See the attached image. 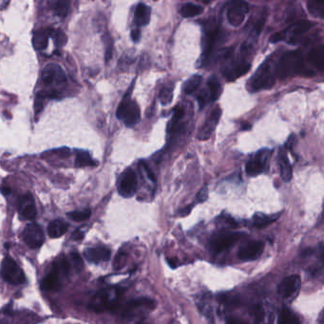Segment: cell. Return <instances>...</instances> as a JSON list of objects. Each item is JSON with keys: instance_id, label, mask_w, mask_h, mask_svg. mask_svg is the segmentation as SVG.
<instances>
[{"instance_id": "obj_8", "label": "cell", "mask_w": 324, "mask_h": 324, "mask_svg": "<svg viewBox=\"0 0 324 324\" xmlns=\"http://www.w3.org/2000/svg\"><path fill=\"white\" fill-rule=\"evenodd\" d=\"M220 81L215 76L210 77L207 83V87L198 94L197 101L200 109L204 108L207 105L215 102L220 97Z\"/></svg>"}, {"instance_id": "obj_33", "label": "cell", "mask_w": 324, "mask_h": 324, "mask_svg": "<svg viewBox=\"0 0 324 324\" xmlns=\"http://www.w3.org/2000/svg\"><path fill=\"white\" fill-rule=\"evenodd\" d=\"M159 99L163 106L170 104L173 99V86L167 85L162 87L159 93Z\"/></svg>"}, {"instance_id": "obj_10", "label": "cell", "mask_w": 324, "mask_h": 324, "mask_svg": "<svg viewBox=\"0 0 324 324\" xmlns=\"http://www.w3.org/2000/svg\"><path fill=\"white\" fill-rule=\"evenodd\" d=\"M138 186L137 176L132 168H127L121 174L118 181V192L121 196L125 198L132 197Z\"/></svg>"}, {"instance_id": "obj_23", "label": "cell", "mask_w": 324, "mask_h": 324, "mask_svg": "<svg viewBox=\"0 0 324 324\" xmlns=\"http://www.w3.org/2000/svg\"><path fill=\"white\" fill-rule=\"evenodd\" d=\"M52 29L41 28L34 33L33 45L36 50H44L48 46L49 37L52 35Z\"/></svg>"}, {"instance_id": "obj_15", "label": "cell", "mask_w": 324, "mask_h": 324, "mask_svg": "<svg viewBox=\"0 0 324 324\" xmlns=\"http://www.w3.org/2000/svg\"><path fill=\"white\" fill-rule=\"evenodd\" d=\"M206 34L204 37V47H203V55L206 59L210 57L212 54L214 46L219 38V24L217 22H209L206 29Z\"/></svg>"}, {"instance_id": "obj_22", "label": "cell", "mask_w": 324, "mask_h": 324, "mask_svg": "<svg viewBox=\"0 0 324 324\" xmlns=\"http://www.w3.org/2000/svg\"><path fill=\"white\" fill-rule=\"evenodd\" d=\"M278 165H279V171L280 176L284 182H289L292 179V166L289 162V159L287 157L286 151L281 150L278 153Z\"/></svg>"}, {"instance_id": "obj_20", "label": "cell", "mask_w": 324, "mask_h": 324, "mask_svg": "<svg viewBox=\"0 0 324 324\" xmlns=\"http://www.w3.org/2000/svg\"><path fill=\"white\" fill-rule=\"evenodd\" d=\"M84 256L88 262L99 264L110 259V250L107 247H91L84 251Z\"/></svg>"}, {"instance_id": "obj_4", "label": "cell", "mask_w": 324, "mask_h": 324, "mask_svg": "<svg viewBox=\"0 0 324 324\" xmlns=\"http://www.w3.org/2000/svg\"><path fill=\"white\" fill-rule=\"evenodd\" d=\"M121 294V290L117 288L101 290L94 296L92 303L90 304V308L95 312L114 309Z\"/></svg>"}, {"instance_id": "obj_42", "label": "cell", "mask_w": 324, "mask_h": 324, "mask_svg": "<svg viewBox=\"0 0 324 324\" xmlns=\"http://www.w3.org/2000/svg\"><path fill=\"white\" fill-rule=\"evenodd\" d=\"M219 220L221 221L222 223L228 224L229 226H236V224H237V223H236V221L233 220L232 218H230V217H228V216H225V217H220V218H219Z\"/></svg>"}, {"instance_id": "obj_29", "label": "cell", "mask_w": 324, "mask_h": 324, "mask_svg": "<svg viewBox=\"0 0 324 324\" xmlns=\"http://www.w3.org/2000/svg\"><path fill=\"white\" fill-rule=\"evenodd\" d=\"M204 12V8L197 4L185 3L181 8V14L185 18H191L200 15Z\"/></svg>"}, {"instance_id": "obj_21", "label": "cell", "mask_w": 324, "mask_h": 324, "mask_svg": "<svg viewBox=\"0 0 324 324\" xmlns=\"http://www.w3.org/2000/svg\"><path fill=\"white\" fill-rule=\"evenodd\" d=\"M60 287V268L57 264H54L51 272L41 281V289L55 291Z\"/></svg>"}, {"instance_id": "obj_35", "label": "cell", "mask_w": 324, "mask_h": 324, "mask_svg": "<svg viewBox=\"0 0 324 324\" xmlns=\"http://www.w3.org/2000/svg\"><path fill=\"white\" fill-rule=\"evenodd\" d=\"M54 11L56 15L60 17H65L70 11V2L69 1H56L54 4Z\"/></svg>"}, {"instance_id": "obj_40", "label": "cell", "mask_w": 324, "mask_h": 324, "mask_svg": "<svg viewBox=\"0 0 324 324\" xmlns=\"http://www.w3.org/2000/svg\"><path fill=\"white\" fill-rule=\"evenodd\" d=\"M208 197H209V189H208L207 186H205V187H203V188L199 191L196 200H197V202H199V203H203V202L207 201Z\"/></svg>"}, {"instance_id": "obj_31", "label": "cell", "mask_w": 324, "mask_h": 324, "mask_svg": "<svg viewBox=\"0 0 324 324\" xmlns=\"http://www.w3.org/2000/svg\"><path fill=\"white\" fill-rule=\"evenodd\" d=\"M277 219H278V215L271 216V215H266L263 213H257L253 217V224L257 228H263V227L267 226L268 224L272 223Z\"/></svg>"}, {"instance_id": "obj_25", "label": "cell", "mask_w": 324, "mask_h": 324, "mask_svg": "<svg viewBox=\"0 0 324 324\" xmlns=\"http://www.w3.org/2000/svg\"><path fill=\"white\" fill-rule=\"evenodd\" d=\"M308 61L316 69L323 70L324 67V45L316 47L308 53Z\"/></svg>"}, {"instance_id": "obj_7", "label": "cell", "mask_w": 324, "mask_h": 324, "mask_svg": "<svg viewBox=\"0 0 324 324\" xmlns=\"http://www.w3.org/2000/svg\"><path fill=\"white\" fill-rule=\"evenodd\" d=\"M271 151L265 149L254 153L246 162L245 171L249 176H257L267 170Z\"/></svg>"}, {"instance_id": "obj_18", "label": "cell", "mask_w": 324, "mask_h": 324, "mask_svg": "<svg viewBox=\"0 0 324 324\" xmlns=\"http://www.w3.org/2000/svg\"><path fill=\"white\" fill-rule=\"evenodd\" d=\"M265 249V243L263 242H250L244 244L238 252V257L243 262L254 261L263 254Z\"/></svg>"}, {"instance_id": "obj_30", "label": "cell", "mask_w": 324, "mask_h": 324, "mask_svg": "<svg viewBox=\"0 0 324 324\" xmlns=\"http://www.w3.org/2000/svg\"><path fill=\"white\" fill-rule=\"evenodd\" d=\"M203 82V77L199 74H195L192 75L188 80H186L184 84L183 87V91L185 94H192L197 91L198 89L200 88L201 84Z\"/></svg>"}, {"instance_id": "obj_47", "label": "cell", "mask_w": 324, "mask_h": 324, "mask_svg": "<svg viewBox=\"0 0 324 324\" xmlns=\"http://www.w3.org/2000/svg\"><path fill=\"white\" fill-rule=\"evenodd\" d=\"M227 324H247L245 322H243L242 320L239 319H229Z\"/></svg>"}, {"instance_id": "obj_28", "label": "cell", "mask_w": 324, "mask_h": 324, "mask_svg": "<svg viewBox=\"0 0 324 324\" xmlns=\"http://www.w3.org/2000/svg\"><path fill=\"white\" fill-rule=\"evenodd\" d=\"M278 324H301V322L295 313L286 307H283L279 312Z\"/></svg>"}, {"instance_id": "obj_9", "label": "cell", "mask_w": 324, "mask_h": 324, "mask_svg": "<svg viewBox=\"0 0 324 324\" xmlns=\"http://www.w3.org/2000/svg\"><path fill=\"white\" fill-rule=\"evenodd\" d=\"M242 237V234L235 232H225L215 235L209 241V248L215 253H220L237 243Z\"/></svg>"}, {"instance_id": "obj_34", "label": "cell", "mask_w": 324, "mask_h": 324, "mask_svg": "<svg viewBox=\"0 0 324 324\" xmlns=\"http://www.w3.org/2000/svg\"><path fill=\"white\" fill-rule=\"evenodd\" d=\"M307 10L313 16L323 18L324 16V3L317 2V1H309L307 3Z\"/></svg>"}, {"instance_id": "obj_14", "label": "cell", "mask_w": 324, "mask_h": 324, "mask_svg": "<svg viewBox=\"0 0 324 324\" xmlns=\"http://www.w3.org/2000/svg\"><path fill=\"white\" fill-rule=\"evenodd\" d=\"M220 115H221V109L219 107L213 108L209 112L204 125L201 127L198 132V139L206 141L210 138V136L213 134L214 130L216 129V127L218 126Z\"/></svg>"}, {"instance_id": "obj_6", "label": "cell", "mask_w": 324, "mask_h": 324, "mask_svg": "<svg viewBox=\"0 0 324 324\" xmlns=\"http://www.w3.org/2000/svg\"><path fill=\"white\" fill-rule=\"evenodd\" d=\"M249 48L250 45L248 46L243 45L242 49V55L237 58L235 62L232 63L231 65L223 71V75L227 79V81H235L237 78L242 77L243 75L246 74L250 70L251 64L248 61H246L244 58V55L249 51Z\"/></svg>"}, {"instance_id": "obj_37", "label": "cell", "mask_w": 324, "mask_h": 324, "mask_svg": "<svg viewBox=\"0 0 324 324\" xmlns=\"http://www.w3.org/2000/svg\"><path fill=\"white\" fill-rule=\"evenodd\" d=\"M127 262V253L125 252H119L118 254L116 255L115 259H114V263H113V268L115 270H119L122 267L125 266Z\"/></svg>"}, {"instance_id": "obj_13", "label": "cell", "mask_w": 324, "mask_h": 324, "mask_svg": "<svg viewBox=\"0 0 324 324\" xmlns=\"http://www.w3.org/2000/svg\"><path fill=\"white\" fill-rule=\"evenodd\" d=\"M23 237L24 242L33 249L41 247L45 241L44 232L37 223L28 224L24 230Z\"/></svg>"}, {"instance_id": "obj_43", "label": "cell", "mask_w": 324, "mask_h": 324, "mask_svg": "<svg viewBox=\"0 0 324 324\" xmlns=\"http://www.w3.org/2000/svg\"><path fill=\"white\" fill-rule=\"evenodd\" d=\"M83 238H84V232L81 231L80 229L75 230L71 235V239L74 241H81Z\"/></svg>"}, {"instance_id": "obj_27", "label": "cell", "mask_w": 324, "mask_h": 324, "mask_svg": "<svg viewBox=\"0 0 324 324\" xmlns=\"http://www.w3.org/2000/svg\"><path fill=\"white\" fill-rule=\"evenodd\" d=\"M185 116V108H182L181 106H178L173 111V115L172 118L170 119L168 126H167V132L168 134H170L171 136H173L174 134L179 132L180 129V123L182 121V119Z\"/></svg>"}, {"instance_id": "obj_32", "label": "cell", "mask_w": 324, "mask_h": 324, "mask_svg": "<svg viewBox=\"0 0 324 324\" xmlns=\"http://www.w3.org/2000/svg\"><path fill=\"white\" fill-rule=\"evenodd\" d=\"M97 162H94L90 155L89 152L87 151H79L76 154V160H75V165L77 167H83V166H94L96 165Z\"/></svg>"}, {"instance_id": "obj_38", "label": "cell", "mask_w": 324, "mask_h": 324, "mask_svg": "<svg viewBox=\"0 0 324 324\" xmlns=\"http://www.w3.org/2000/svg\"><path fill=\"white\" fill-rule=\"evenodd\" d=\"M52 35H54V39L55 40V43L57 46L63 47V45L67 42V37L61 30H57L55 32L52 31Z\"/></svg>"}, {"instance_id": "obj_2", "label": "cell", "mask_w": 324, "mask_h": 324, "mask_svg": "<svg viewBox=\"0 0 324 324\" xmlns=\"http://www.w3.org/2000/svg\"><path fill=\"white\" fill-rule=\"evenodd\" d=\"M276 79V72L273 69L272 61L267 60L255 72L249 81V89L252 92L268 90L273 87Z\"/></svg>"}, {"instance_id": "obj_46", "label": "cell", "mask_w": 324, "mask_h": 324, "mask_svg": "<svg viewBox=\"0 0 324 324\" xmlns=\"http://www.w3.org/2000/svg\"><path fill=\"white\" fill-rule=\"evenodd\" d=\"M192 207L193 206H188V207H186L185 209H181L180 210V215L181 216H186L187 214H189L190 211H191V209H192Z\"/></svg>"}, {"instance_id": "obj_45", "label": "cell", "mask_w": 324, "mask_h": 324, "mask_svg": "<svg viewBox=\"0 0 324 324\" xmlns=\"http://www.w3.org/2000/svg\"><path fill=\"white\" fill-rule=\"evenodd\" d=\"M12 302H10V304H8V305H6L4 308H3V310H2V313L3 314H5V315H12Z\"/></svg>"}, {"instance_id": "obj_3", "label": "cell", "mask_w": 324, "mask_h": 324, "mask_svg": "<svg viewBox=\"0 0 324 324\" xmlns=\"http://www.w3.org/2000/svg\"><path fill=\"white\" fill-rule=\"evenodd\" d=\"M130 90L128 91L127 95L125 96L123 101L119 104L116 116L118 119L122 120L127 127H133L138 124L140 121V108L138 104L129 98Z\"/></svg>"}, {"instance_id": "obj_36", "label": "cell", "mask_w": 324, "mask_h": 324, "mask_svg": "<svg viewBox=\"0 0 324 324\" xmlns=\"http://www.w3.org/2000/svg\"><path fill=\"white\" fill-rule=\"evenodd\" d=\"M92 215V212L90 209H84L80 211H72L68 213V216L70 219L74 221H84L88 220Z\"/></svg>"}, {"instance_id": "obj_19", "label": "cell", "mask_w": 324, "mask_h": 324, "mask_svg": "<svg viewBox=\"0 0 324 324\" xmlns=\"http://www.w3.org/2000/svg\"><path fill=\"white\" fill-rule=\"evenodd\" d=\"M18 212L21 219L34 220L36 216L35 200L31 194H26L19 199Z\"/></svg>"}, {"instance_id": "obj_39", "label": "cell", "mask_w": 324, "mask_h": 324, "mask_svg": "<svg viewBox=\"0 0 324 324\" xmlns=\"http://www.w3.org/2000/svg\"><path fill=\"white\" fill-rule=\"evenodd\" d=\"M70 259H71V263L73 265V267L75 268L76 271H81L83 268V261H82L80 255L78 254L77 252H72L70 254Z\"/></svg>"}, {"instance_id": "obj_26", "label": "cell", "mask_w": 324, "mask_h": 324, "mask_svg": "<svg viewBox=\"0 0 324 324\" xmlns=\"http://www.w3.org/2000/svg\"><path fill=\"white\" fill-rule=\"evenodd\" d=\"M69 228V223L65 220H55L50 222L48 226V234L52 239L62 237Z\"/></svg>"}, {"instance_id": "obj_1", "label": "cell", "mask_w": 324, "mask_h": 324, "mask_svg": "<svg viewBox=\"0 0 324 324\" xmlns=\"http://www.w3.org/2000/svg\"><path fill=\"white\" fill-rule=\"evenodd\" d=\"M275 72L280 79H285L295 75H314V71L307 68L300 51H290L285 53L279 58Z\"/></svg>"}, {"instance_id": "obj_41", "label": "cell", "mask_w": 324, "mask_h": 324, "mask_svg": "<svg viewBox=\"0 0 324 324\" xmlns=\"http://www.w3.org/2000/svg\"><path fill=\"white\" fill-rule=\"evenodd\" d=\"M141 165L143 166V168L145 169V171L147 172V174H148V177H149V179L151 180V181H152L153 183L156 181V178H155V175H154V173L151 171V168L148 166V164L146 163L145 162H141Z\"/></svg>"}, {"instance_id": "obj_48", "label": "cell", "mask_w": 324, "mask_h": 324, "mask_svg": "<svg viewBox=\"0 0 324 324\" xmlns=\"http://www.w3.org/2000/svg\"><path fill=\"white\" fill-rule=\"evenodd\" d=\"M1 192H2L3 194L7 195V194H9V193L11 192V190H10L9 187H2V188H1Z\"/></svg>"}, {"instance_id": "obj_17", "label": "cell", "mask_w": 324, "mask_h": 324, "mask_svg": "<svg viewBox=\"0 0 324 324\" xmlns=\"http://www.w3.org/2000/svg\"><path fill=\"white\" fill-rule=\"evenodd\" d=\"M314 22L309 21V20H300L297 21L295 23L292 24L289 26L286 30H284L283 32H280L283 40H286L287 37H289L291 39L290 43H293L294 40L298 37H300L301 35H304L305 33H307L308 31H310L314 27Z\"/></svg>"}, {"instance_id": "obj_16", "label": "cell", "mask_w": 324, "mask_h": 324, "mask_svg": "<svg viewBox=\"0 0 324 324\" xmlns=\"http://www.w3.org/2000/svg\"><path fill=\"white\" fill-rule=\"evenodd\" d=\"M301 287V278L298 275H291L283 278L278 286V294L283 299L294 297Z\"/></svg>"}, {"instance_id": "obj_12", "label": "cell", "mask_w": 324, "mask_h": 324, "mask_svg": "<svg viewBox=\"0 0 324 324\" xmlns=\"http://www.w3.org/2000/svg\"><path fill=\"white\" fill-rule=\"evenodd\" d=\"M249 12V6L244 1H234L227 9L226 16L233 27H239L243 24L246 14Z\"/></svg>"}, {"instance_id": "obj_24", "label": "cell", "mask_w": 324, "mask_h": 324, "mask_svg": "<svg viewBox=\"0 0 324 324\" xmlns=\"http://www.w3.org/2000/svg\"><path fill=\"white\" fill-rule=\"evenodd\" d=\"M151 8L150 6L140 3L135 10L134 21L137 26H147L151 21Z\"/></svg>"}, {"instance_id": "obj_44", "label": "cell", "mask_w": 324, "mask_h": 324, "mask_svg": "<svg viewBox=\"0 0 324 324\" xmlns=\"http://www.w3.org/2000/svg\"><path fill=\"white\" fill-rule=\"evenodd\" d=\"M140 36H141V33H140L139 29H133L131 31V38L134 42H138L140 39Z\"/></svg>"}, {"instance_id": "obj_5", "label": "cell", "mask_w": 324, "mask_h": 324, "mask_svg": "<svg viewBox=\"0 0 324 324\" xmlns=\"http://www.w3.org/2000/svg\"><path fill=\"white\" fill-rule=\"evenodd\" d=\"M1 276L13 285L22 284L26 281L23 270L11 257H5L1 264Z\"/></svg>"}, {"instance_id": "obj_11", "label": "cell", "mask_w": 324, "mask_h": 324, "mask_svg": "<svg viewBox=\"0 0 324 324\" xmlns=\"http://www.w3.org/2000/svg\"><path fill=\"white\" fill-rule=\"evenodd\" d=\"M66 74L60 66L50 64L42 72V81L47 87L62 86L66 83Z\"/></svg>"}]
</instances>
